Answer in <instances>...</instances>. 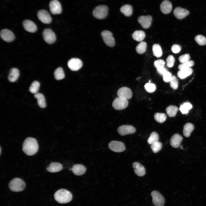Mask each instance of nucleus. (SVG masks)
<instances>
[{
	"mask_svg": "<svg viewBox=\"0 0 206 206\" xmlns=\"http://www.w3.org/2000/svg\"><path fill=\"white\" fill-rule=\"evenodd\" d=\"M39 145L37 140L35 138L29 137L26 138L23 142L22 150L27 155L32 156L38 151Z\"/></svg>",
	"mask_w": 206,
	"mask_h": 206,
	"instance_id": "f257e3e1",
	"label": "nucleus"
},
{
	"mask_svg": "<svg viewBox=\"0 0 206 206\" xmlns=\"http://www.w3.org/2000/svg\"><path fill=\"white\" fill-rule=\"evenodd\" d=\"M55 200L60 203H66L70 201L72 198L71 193L68 190L61 189L56 191L54 195Z\"/></svg>",
	"mask_w": 206,
	"mask_h": 206,
	"instance_id": "f03ea898",
	"label": "nucleus"
},
{
	"mask_svg": "<svg viewBox=\"0 0 206 206\" xmlns=\"http://www.w3.org/2000/svg\"><path fill=\"white\" fill-rule=\"evenodd\" d=\"M25 183L24 181L19 178L13 179L9 183L10 189L14 192H19L23 191L25 187Z\"/></svg>",
	"mask_w": 206,
	"mask_h": 206,
	"instance_id": "7ed1b4c3",
	"label": "nucleus"
},
{
	"mask_svg": "<svg viewBox=\"0 0 206 206\" xmlns=\"http://www.w3.org/2000/svg\"><path fill=\"white\" fill-rule=\"evenodd\" d=\"M108 8L105 5H100L96 7L93 11V16L97 19H102L107 16Z\"/></svg>",
	"mask_w": 206,
	"mask_h": 206,
	"instance_id": "20e7f679",
	"label": "nucleus"
},
{
	"mask_svg": "<svg viewBox=\"0 0 206 206\" xmlns=\"http://www.w3.org/2000/svg\"><path fill=\"white\" fill-rule=\"evenodd\" d=\"M152 198V202L155 206H163L165 199L163 196L158 191H153L151 193Z\"/></svg>",
	"mask_w": 206,
	"mask_h": 206,
	"instance_id": "39448f33",
	"label": "nucleus"
},
{
	"mask_svg": "<svg viewBox=\"0 0 206 206\" xmlns=\"http://www.w3.org/2000/svg\"><path fill=\"white\" fill-rule=\"evenodd\" d=\"M101 35L104 42L107 45L110 47H113L114 45L115 40L111 32L104 30L101 32Z\"/></svg>",
	"mask_w": 206,
	"mask_h": 206,
	"instance_id": "423d86ee",
	"label": "nucleus"
},
{
	"mask_svg": "<svg viewBox=\"0 0 206 206\" xmlns=\"http://www.w3.org/2000/svg\"><path fill=\"white\" fill-rule=\"evenodd\" d=\"M127 100L120 97L116 98L114 100L112 105L116 110H121L125 109L128 106Z\"/></svg>",
	"mask_w": 206,
	"mask_h": 206,
	"instance_id": "0eeeda50",
	"label": "nucleus"
},
{
	"mask_svg": "<svg viewBox=\"0 0 206 206\" xmlns=\"http://www.w3.org/2000/svg\"><path fill=\"white\" fill-rule=\"evenodd\" d=\"M43 36L45 41L48 44H52L56 41L55 34L50 29H45L43 32Z\"/></svg>",
	"mask_w": 206,
	"mask_h": 206,
	"instance_id": "6e6552de",
	"label": "nucleus"
},
{
	"mask_svg": "<svg viewBox=\"0 0 206 206\" xmlns=\"http://www.w3.org/2000/svg\"><path fill=\"white\" fill-rule=\"evenodd\" d=\"M108 146L110 150L114 152H121L125 150L124 144L121 142L112 141L109 143Z\"/></svg>",
	"mask_w": 206,
	"mask_h": 206,
	"instance_id": "1a4fd4ad",
	"label": "nucleus"
},
{
	"mask_svg": "<svg viewBox=\"0 0 206 206\" xmlns=\"http://www.w3.org/2000/svg\"><path fill=\"white\" fill-rule=\"evenodd\" d=\"M37 16L39 19L43 23L48 24L52 22V18L51 15L45 10H39L37 12Z\"/></svg>",
	"mask_w": 206,
	"mask_h": 206,
	"instance_id": "9d476101",
	"label": "nucleus"
},
{
	"mask_svg": "<svg viewBox=\"0 0 206 206\" xmlns=\"http://www.w3.org/2000/svg\"><path fill=\"white\" fill-rule=\"evenodd\" d=\"M49 8L51 13L54 15L60 14L62 12L61 5L57 0H52L49 3Z\"/></svg>",
	"mask_w": 206,
	"mask_h": 206,
	"instance_id": "9b49d317",
	"label": "nucleus"
},
{
	"mask_svg": "<svg viewBox=\"0 0 206 206\" xmlns=\"http://www.w3.org/2000/svg\"><path fill=\"white\" fill-rule=\"evenodd\" d=\"M118 132L121 135L132 134L136 132L135 128L132 126L129 125H123L119 126L118 129Z\"/></svg>",
	"mask_w": 206,
	"mask_h": 206,
	"instance_id": "f8f14e48",
	"label": "nucleus"
},
{
	"mask_svg": "<svg viewBox=\"0 0 206 206\" xmlns=\"http://www.w3.org/2000/svg\"><path fill=\"white\" fill-rule=\"evenodd\" d=\"M152 20V18L150 15H142L139 16L138 21L144 28L147 29L150 26Z\"/></svg>",
	"mask_w": 206,
	"mask_h": 206,
	"instance_id": "ddd939ff",
	"label": "nucleus"
},
{
	"mask_svg": "<svg viewBox=\"0 0 206 206\" xmlns=\"http://www.w3.org/2000/svg\"><path fill=\"white\" fill-rule=\"evenodd\" d=\"M82 63L80 59L77 58H72L68 62V68L72 71H77L82 67Z\"/></svg>",
	"mask_w": 206,
	"mask_h": 206,
	"instance_id": "4468645a",
	"label": "nucleus"
},
{
	"mask_svg": "<svg viewBox=\"0 0 206 206\" xmlns=\"http://www.w3.org/2000/svg\"><path fill=\"white\" fill-rule=\"evenodd\" d=\"M0 36L3 40L7 42L13 41L15 38L13 33L11 31L7 29H3L1 31Z\"/></svg>",
	"mask_w": 206,
	"mask_h": 206,
	"instance_id": "2eb2a0df",
	"label": "nucleus"
},
{
	"mask_svg": "<svg viewBox=\"0 0 206 206\" xmlns=\"http://www.w3.org/2000/svg\"><path fill=\"white\" fill-rule=\"evenodd\" d=\"M117 94L118 97L127 100L130 99L132 96V91L130 88L126 87L120 88L117 92Z\"/></svg>",
	"mask_w": 206,
	"mask_h": 206,
	"instance_id": "dca6fc26",
	"label": "nucleus"
},
{
	"mask_svg": "<svg viewBox=\"0 0 206 206\" xmlns=\"http://www.w3.org/2000/svg\"><path fill=\"white\" fill-rule=\"evenodd\" d=\"M188 10L180 7H176L173 11L175 16L179 19L184 18L189 14Z\"/></svg>",
	"mask_w": 206,
	"mask_h": 206,
	"instance_id": "f3484780",
	"label": "nucleus"
},
{
	"mask_svg": "<svg viewBox=\"0 0 206 206\" xmlns=\"http://www.w3.org/2000/svg\"><path fill=\"white\" fill-rule=\"evenodd\" d=\"M22 23L25 29L29 32L34 33L37 30V26L36 24L30 20H24Z\"/></svg>",
	"mask_w": 206,
	"mask_h": 206,
	"instance_id": "a211bd4d",
	"label": "nucleus"
},
{
	"mask_svg": "<svg viewBox=\"0 0 206 206\" xmlns=\"http://www.w3.org/2000/svg\"><path fill=\"white\" fill-rule=\"evenodd\" d=\"M183 140L182 136L179 134H173L170 140L171 146L173 148H177L180 145Z\"/></svg>",
	"mask_w": 206,
	"mask_h": 206,
	"instance_id": "6ab92c4d",
	"label": "nucleus"
},
{
	"mask_svg": "<svg viewBox=\"0 0 206 206\" xmlns=\"http://www.w3.org/2000/svg\"><path fill=\"white\" fill-rule=\"evenodd\" d=\"M132 166L134 173L138 176L142 177L145 174V170L144 167L138 162L133 163Z\"/></svg>",
	"mask_w": 206,
	"mask_h": 206,
	"instance_id": "aec40b11",
	"label": "nucleus"
},
{
	"mask_svg": "<svg viewBox=\"0 0 206 206\" xmlns=\"http://www.w3.org/2000/svg\"><path fill=\"white\" fill-rule=\"evenodd\" d=\"M160 8L161 12L164 14H167L171 11L172 6L171 3L169 1L165 0L161 4Z\"/></svg>",
	"mask_w": 206,
	"mask_h": 206,
	"instance_id": "412c9836",
	"label": "nucleus"
},
{
	"mask_svg": "<svg viewBox=\"0 0 206 206\" xmlns=\"http://www.w3.org/2000/svg\"><path fill=\"white\" fill-rule=\"evenodd\" d=\"M193 72V69L191 67L184 68L180 69L177 75L179 78L183 79L192 74Z\"/></svg>",
	"mask_w": 206,
	"mask_h": 206,
	"instance_id": "4be33fe9",
	"label": "nucleus"
},
{
	"mask_svg": "<svg viewBox=\"0 0 206 206\" xmlns=\"http://www.w3.org/2000/svg\"><path fill=\"white\" fill-rule=\"evenodd\" d=\"M62 165L58 162H53L50 164L46 168V170L51 173H56L62 170Z\"/></svg>",
	"mask_w": 206,
	"mask_h": 206,
	"instance_id": "5701e85b",
	"label": "nucleus"
},
{
	"mask_svg": "<svg viewBox=\"0 0 206 206\" xmlns=\"http://www.w3.org/2000/svg\"><path fill=\"white\" fill-rule=\"evenodd\" d=\"M72 170L75 175L80 176L85 173L86 171V168L83 165L76 164L73 166Z\"/></svg>",
	"mask_w": 206,
	"mask_h": 206,
	"instance_id": "b1692460",
	"label": "nucleus"
},
{
	"mask_svg": "<svg viewBox=\"0 0 206 206\" xmlns=\"http://www.w3.org/2000/svg\"><path fill=\"white\" fill-rule=\"evenodd\" d=\"M19 75L18 70L15 68H11L10 70L8 76L9 80L11 82H14L18 79Z\"/></svg>",
	"mask_w": 206,
	"mask_h": 206,
	"instance_id": "393cba45",
	"label": "nucleus"
},
{
	"mask_svg": "<svg viewBox=\"0 0 206 206\" xmlns=\"http://www.w3.org/2000/svg\"><path fill=\"white\" fill-rule=\"evenodd\" d=\"M194 129V125L192 123H187L183 126V133L184 136L186 137H189Z\"/></svg>",
	"mask_w": 206,
	"mask_h": 206,
	"instance_id": "a878e982",
	"label": "nucleus"
},
{
	"mask_svg": "<svg viewBox=\"0 0 206 206\" xmlns=\"http://www.w3.org/2000/svg\"><path fill=\"white\" fill-rule=\"evenodd\" d=\"M34 97L37 99L39 106L41 108H45L46 106L45 100L44 95L40 93L35 94Z\"/></svg>",
	"mask_w": 206,
	"mask_h": 206,
	"instance_id": "bb28decb",
	"label": "nucleus"
},
{
	"mask_svg": "<svg viewBox=\"0 0 206 206\" xmlns=\"http://www.w3.org/2000/svg\"><path fill=\"white\" fill-rule=\"evenodd\" d=\"M132 38L137 41H141L145 37V32L141 30H136L133 33L132 36Z\"/></svg>",
	"mask_w": 206,
	"mask_h": 206,
	"instance_id": "cd10ccee",
	"label": "nucleus"
},
{
	"mask_svg": "<svg viewBox=\"0 0 206 206\" xmlns=\"http://www.w3.org/2000/svg\"><path fill=\"white\" fill-rule=\"evenodd\" d=\"M120 11L125 16L129 17L132 15V7L129 4L124 5L121 7Z\"/></svg>",
	"mask_w": 206,
	"mask_h": 206,
	"instance_id": "c85d7f7f",
	"label": "nucleus"
},
{
	"mask_svg": "<svg viewBox=\"0 0 206 206\" xmlns=\"http://www.w3.org/2000/svg\"><path fill=\"white\" fill-rule=\"evenodd\" d=\"M192 108V105L189 102H187L181 104L179 109L182 114H187Z\"/></svg>",
	"mask_w": 206,
	"mask_h": 206,
	"instance_id": "c756f323",
	"label": "nucleus"
},
{
	"mask_svg": "<svg viewBox=\"0 0 206 206\" xmlns=\"http://www.w3.org/2000/svg\"><path fill=\"white\" fill-rule=\"evenodd\" d=\"M178 110V108L176 106L170 105L166 109L167 114L170 117H174L176 115Z\"/></svg>",
	"mask_w": 206,
	"mask_h": 206,
	"instance_id": "7c9ffc66",
	"label": "nucleus"
},
{
	"mask_svg": "<svg viewBox=\"0 0 206 206\" xmlns=\"http://www.w3.org/2000/svg\"><path fill=\"white\" fill-rule=\"evenodd\" d=\"M152 51L153 55L157 58L161 57L163 52L161 46L157 44H154L152 47Z\"/></svg>",
	"mask_w": 206,
	"mask_h": 206,
	"instance_id": "2f4dec72",
	"label": "nucleus"
},
{
	"mask_svg": "<svg viewBox=\"0 0 206 206\" xmlns=\"http://www.w3.org/2000/svg\"><path fill=\"white\" fill-rule=\"evenodd\" d=\"M55 78L57 80H60L64 78L65 74L62 68L58 67L55 71L54 73Z\"/></svg>",
	"mask_w": 206,
	"mask_h": 206,
	"instance_id": "473e14b6",
	"label": "nucleus"
},
{
	"mask_svg": "<svg viewBox=\"0 0 206 206\" xmlns=\"http://www.w3.org/2000/svg\"><path fill=\"white\" fill-rule=\"evenodd\" d=\"M146 43L142 41L137 45L136 48V51L138 54H142L146 51Z\"/></svg>",
	"mask_w": 206,
	"mask_h": 206,
	"instance_id": "72a5a7b5",
	"label": "nucleus"
},
{
	"mask_svg": "<svg viewBox=\"0 0 206 206\" xmlns=\"http://www.w3.org/2000/svg\"><path fill=\"white\" fill-rule=\"evenodd\" d=\"M159 139L158 134L156 132L154 131L150 134V137L147 140V142L150 144L158 141Z\"/></svg>",
	"mask_w": 206,
	"mask_h": 206,
	"instance_id": "f704fd0d",
	"label": "nucleus"
},
{
	"mask_svg": "<svg viewBox=\"0 0 206 206\" xmlns=\"http://www.w3.org/2000/svg\"><path fill=\"white\" fill-rule=\"evenodd\" d=\"M40 85V83L36 81H33L29 87V91L31 93L35 94L37 93Z\"/></svg>",
	"mask_w": 206,
	"mask_h": 206,
	"instance_id": "c9c22d12",
	"label": "nucleus"
},
{
	"mask_svg": "<svg viewBox=\"0 0 206 206\" xmlns=\"http://www.w3.org/2000/svg\"><path fill=\"white\" fill-rule=\"evenodd\" d=\"M154 118L157 122L159 123H162L166 120L167 116L163 113H156L154 115Z\"/></svg>",
	"mask_w": 206,
	"mask_h": 206,
	"instance_id": "e433bc0d",
	"label": "nucleus"
},
{
	"mask_svg": "<svg viewBox=\"0 0 206 206\" xmlns=\"http://www.w3.org/2000/svg\"><path fill=\"white\" fill-rule=\"evenodd\" d=\"M162 147L161 142L159 141H157L151 144L150 148L154 153H157L160 150Z\"/></svg>",
	"mask_w": 206,
	"mask_h": 206,
	"instance_id": "4c0bfd02",
	"label": "nucleus"
},
{
	"mask_svg": "<svg viewBox=\"0 0 206 206\" xmlns=\"http://www.w3.org/2000/svg\"><path fill=\"white\" fill-rule=\"evenodd\" d=\"M195 39L196 42L201 45H204L206 44V38L203 36L199 35L196 36Z\"/></svg>",
	"mask_w": 206,
	"mask_h": 206,
	"instance_id": "58836bf2",
	"label": "nucleus"
},
{
	"mask_svg": "<svg viewBox=\"0 0 206 206\" xmlns=\"http://www.w3.org/2000/svg\"><path fill=\"white\" fill-rule=\"evenodd\" d=\"M144 88L149 93L154 92L156 89L155 85L154 84L149 82L145 84Z\"/></svg>",
	"mask_w": 206,
	"mask_h": 206,
	"instance_id": "ea45409f",
	"label": "nucleus"
},
{
	"mask_svg": "<svg viewBox=\"0 0 206 206\" xmlns=\"http://www.w3.org/2000/svg\"><path fill=\"white\" fill-rule=\"evenodd\" d=\"M170 86L174 90H176L178 86V82L176 77L174 76H172L170 81Z\"/></svg>",
	"mask_w": 206,
	"mask_h": 206,
	"instance_id": "a19ab883",
	"label": "nucleus"
},
{
	"mask_svg": "<svg viewBox=\"0 0 206 206\" xmlns=\"http://www.w3.org/2000/svg\"><path fill=\"white\" fill-rule=\"evenodd\" d=\"M175 60L174 57L171 55L168 56L166 60L167 66L169 68H171L174 65Z\"/></svg>",
	"mask_w": 206,
	"mask_h": 206,
	"instance_id": "79ce46f5",
	"label": "nucleus"
},
{
	"mask_svg": "<svg viewBox=\"0 0 206 206\" xmlns=\"http://www.w3.org/2000/svg\"><path fill=\"white\" fill-rule=\"evenodd\" d=\"M194 64L193 61L192 60L180 64L178 67V68L179 69H181L183 68L191 67L193 66Z\"/></svg>",
	"mask_w": 206,
	"mask_h": 206,
	"instance_id": "37998d69",
	"label": "nucleus"
},
{
	"mask_svg": "<svg viewBox=\"0 0 206 206\" xmlns=\"http://www.w3.org/2000/svg\"><path fill=\"white\" fill-rule=\"evenodd\" d=\"M190 56L188 54H185L180 56L179 58V62L182 64L189 61Z\"/></svg>",
	"mask_w": 206,
	"mask_h": 206,
	"instance_id": "c03bdc74",
	"label": "nucleus"
},
{
	"mask_svg": "<svg viewBox=\"0 0 206 206\" xmlns=\"http://www.w3.org/2000/svg\"><path fill=\"white\" fill-rule=\"evenodd\" d=\"M165 64V62L163 60L161 59L156 60L154 62V66L157 68L164 67Z\"/></svg>",
	"mask_w": 206,
	"mask_h": 206,
	"instance_id": "a18cd8bd",
	"label": "nucleus"
},
{
	"mask_svg": "<svg viewBox=\"0 0 206 206\" xmlns=\"http://www.w3.org/2000/svg\"><path fill=\"white\" fill-rule=\"evenodd\" d=\"M172 76L170 72L167 71L163 75V80L166 82H169Z\"/></svg>",
	"mask_w": 206,
	"mask_h": 206,
	"instance_id": "49530a36",
	"label": "nucleus"
},
{
	"mask_svg": "<svg viewBox=\"0 0 206 206\" xmlns=\"http://www.w3.org/2000/svg\"><path fill=\"white\" fill-rule=\"evenodd\" d=\"M171 50L173 53L177 54L179 53L181 51V48L179 45L174 44L172 46Z\"/></svg>",
	"mask_w": 206,
	"mask_h": 206,
	"instance_id": "de8ad7c7",
	"label": "nucleus"
},
{
	"mask_svg": "<svg viewBox=\"0 0 206 206\" xmlns=\"http://www.w3.org/2000/svg\"><path fill=\"white\" fill-rule=\"evenodd\" d=\"M158 73L160 75L163 76L165 72L168 71L164 67L157 68Z\"/></svg>",
	"mask_w": 206,
	"mask_h": 206,
	"instance_id": "09e8293b",
	"label": "nucleus"
}]
</instances>
